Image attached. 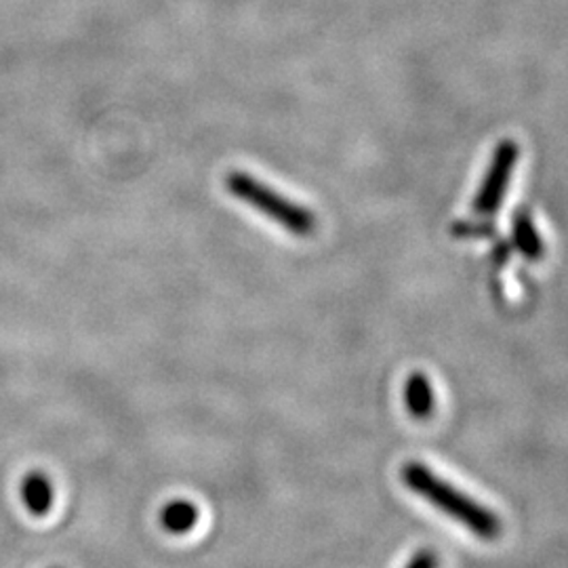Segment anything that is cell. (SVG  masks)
I'll use <instances>...</instances> for the list:
<instances>
[{
  "label": "cell",
  "instance_id": "cell-3",
  "mask_svg": "<svg viewBox=\"0 0 568 568\" xmlns=\"http://www.w3.org/2000/svg\"><path fill=\"white\" fill-rule=\"evenodd\" d=\"M518 152H520L518 143L511 142V140H506L497 145L490 166H488L487 178L474 201V211L478 215H493L499 211V206L506 199V192H508L511 173L518 163Z\"/></svg>",
  "mask_w": 568,
  "mask_h": 568
},
{
  "label": "cell",
  "instance_id": "cell-6",
  "mask_svg": "<svg viewBox=\"0 0 568 568\" xmlns=\"http://www.w3.org/2000/svg\"><path fill=\"white\" fill-rule=\"evenodd\" d=\"M511 236H514V246L530 260V262H539L546 253L541 234L537 232V227L532 224V217L527 211H518L514 215L511 222Z\"/></svg>",
  "mask_w": 568,
  "mask_h": 568
},
{
  "label": "cell",
  "instance_id": "cell-9",
  "mask_svg": "<svg viewBox=\"0 0 568 568\" xmlns=\"http://www.w3.org/2000/svg\"><path fill=\"white\" fill-rule=\"evenodd\" d=\"M453 234H457V236H490L493 234V225L462 224V222H457L455 227H453Z\"/></svg>",
  "mask_w": 568,
  "mask_h": 568
},
{
  "label": "cell",
  "instance_id": "cell-7",
  "mask_svg": "<svg viewBox=\"0 0 568 568\" xmlns=\"http://www.w3.org/2000/svg\"><path fill=\"white\" fill-rule=\"evenodd\" d=\"M201 518L199 506L187 501V499H175L169 501L161 511V525H163L166 532L171 535H185L192 528L196 527Z\"/></svg>",
  "mask_w": 568,
  "mask_h": 568
},
{
  "label": "cell",
  "instance_id": "cell-8",
  "mask_svg": "<svg viewBox=\"0 0 568 568\" xmlns=\"http://www.w3.org/2000/svg\"><path fill=\"white\" fill-rule=\"evenodd\" d=\"M405 568H440V558L434 549H422L408 560Z\"/></svg>",
  "mask_w": 568,
  "mask_h": 568
},
{
  "label": "cell",
  "instance_id": "cell-1",
  "mask_svg": "<svg viewBox=\"0 0 568 568\" xmlns=\"http://www.w3.org/2000/svg\"><path fill=\"white\" fill-rule=\"evenodd\" d=\"M400 476L406 488H410L415 495L426 499L427 504H432L434 508L447 514L448 518L466 527L471 535L485 541H495L501 537L504 532L501 518L495 511H490L487 506L471 499L464 490L443 480L434 469H429L424 464L410 462L403 466Z\"/></svg>",
  "mask_w": 568,
  "mask_h": 568
},
{
  "label": "cell",
  "instance_id": "cell-2",
  "mask_svg": "<svg viewBox=\"0 0 568 568\" xmlns=\"http://www.w3.org/2000/svg\"><path fill=\"white\" fill-rule=\"evenodd\" d=\"M225 190L241 203L260 211L267 220L281 225L288 234L310 236L316 232V215L300 203L288 201L267 183L255 180L244 171H230L224 180Z\"/></svg>",
  "mask_w": 568,
  "mask_h": 568
},
{
  "label": "cell",
  "instance_id": "cell-4",
  "mask_svg": "<svg viewBox=\"0 0 568 568\" xmlns=\"http://www.w3.org/2000/svg\"><path fill=\"white\" fill-rule=\"evenodd\" d=\"M405 405L408 415L419 422H426L434 415L436 396H434V386L427 379L426 373L415 371L408 375L405 384Z\"/></svg>",
  "mask_w": 568,
  "mask_h": 568
},
{
  "label": "cell",
  "instance_id": "cell-5",
  "mask_svg": "<svg viewBox=\"0 0 568 568\" xmlns=\"http://www.w3.org/2000/svg\"><path fill=\"white\" fill-rule=\"evenodd\" d=\"M20 493L23 506L32 516H47L53 508V499H55L53 483L42 471H30L21 480Z\"/></svg>",
  "mask_w": 568,
  "mask_h": 568
}]
</instances>
